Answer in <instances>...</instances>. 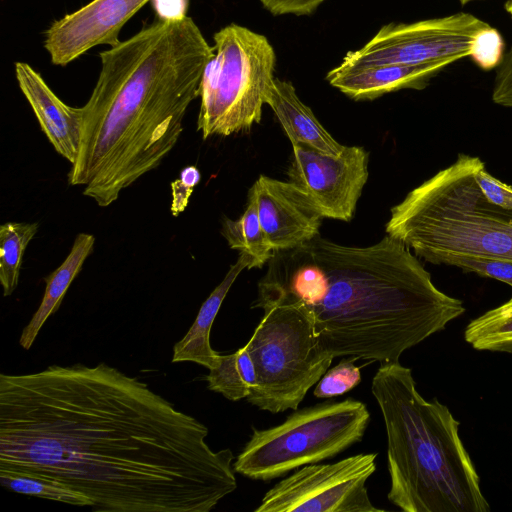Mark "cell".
<instances>
[{
    "mask_svg": "<svg viewBox=\"0 0 512 512\" xmlns=\"http://www.w3.org/2000/svg\"><path fill=\"white\" fill-rule=\"evenodd\" d=\"M101 362L0 374V469L52 477L99 512H209L237 488L230 449Z\"/></svg>",
    "mask_w": 512,
    "mask_h": 512,
    "instance_id": "obj_1",
    "label": "cell"
},
{
    "mask_svg": "<svg viewBox=\"0 0 512 512\" xmlns=\"http://www.w3.org/2000/svg\"><path fill=\"white\" fill-rule=\"evenodd\" d=\"M301 305L318 344L333 358L399 361L401 354L443 330L465 311L440 291L410 249L387 235L367 247L317 235L274 251L256 301Z\"/></svg>",
    "mask_w": 512,
    "mask_h": 512,
    "instance_id": "obj_2",
    "label": "cell"
},
{
    "mask_svg": "<svg viewBox=\"0 0 512 512\" xmlns=\"http://www.w3.org/2000/svg\"><path fill=\"white\" fill-rule=\"evenodd\" d=\"M214 54L194 20H158L99 53L101 70L83 108L79 155L68 183L100 207L170 153L199 97Z\"/></svg>",
    "mask_w": 512,
    "mask_h": 512,
    "instance_id": "obj_3",
    "label": "cell"
},
{
    "mask_svg": "<svg viewBox=\"0 0 512 512\" xmlns=\"http://www.w3.org/2000/svg\"><path fill=\"white\" fill-rule=\"evenodd\" d=\"M371 391L387 435L389 501L405 512H488L448 407L425 400L411 369L399 361L381 363Z\"/></svg>",
    "mask_w": 512,
    "mask_h": 512,
    "instance_id": "obj_4",
    "label": "cell"
},
{
    "mask_svg": "<svg viewBox=\"0 0 512 512\" xmlns=\"http://www.w3.org/2000/svg\"><path fill=\"white\" fill-rule=\"evenodd\" d=\"M479 159L460 153L411 190L391 209L387 234L436 265L458 257L512 261V205L482 190L475 176Z\"/></svg>",
    "mask_w": 512,
    "mask_h": 512,
    "instance_id": "obj_5",
    "label": "cell"
},
{
    "mask_svg": "<svg viewBox=\"0 0 512 512\" xmlns=\"http://www.w3.org/2000/svg\"><path fill=\"white\" fill-rule=\"evenodd\" d=\"M213 39L214 54L199 94L197 130L203 139L248 131L259 123L275 78L276 54L264 35L232 23Z\"/></svg>",
    "mask_w": 512,
    "mask_h": 512,
    "instance_id": "obj_6",
    "label": "cell"
},
{
    "mask_svg": "<svg viewBox=\"0 0 512 512\" xmlns=\"http://www.w3.org/2000/svg\"><path fill=\"white\" fill-rule=\"evenodd\" d=\"M264 316L245 345L256 368V383L246 400L261 410H297L308 390L331 365L322 351L308 312L299 304L255 301Z\"/></svg>",
    "mask_w": 512,
    "mask_h": 512,
    "instance_id": "obj_7",
    "label": "cell"
},
{
    "mask_svg": "<svg viewBox=\"0 0 512 512\" xmlns=\"http://www.w3.org/2000/svg\"><path fill=\"white\" fill-rule=\"evenodd\" d=\"M369 420L366 405L352 398L296 410L275 427L254 428L233 463V470L267 481L333 458L361 441Z\"/></svg>",
    "mask_w": 512,
    "mask_h": 512,
    "instance_id": "obj_8",
    "label": "cell"
},
{
    "mask_svg": "<svg viewBox=\"0 0 512 512\" xmlns=\"http://www.w3.org/2000/svg\"><path fill=\"white\" fill-rule=\"evenodd\" d=\"M504 41L487 22L456 13L412 23L384 25L363 47L348 52L341 63L351 66L418 64L430 60L471 57L484 70L499 65Z\"/></svg>",
    "mask_w": 512,
    "mask_h": 512,
    "instance_id": "obj_9",
    "label": "cell"
},
{
    "mask_svg": "<svg viewBox=\"0 0 512 512\" xmlns=\"http://www.w3.org/2000/svg\"><path fill=\"white\" fill-rule=\"evenodd\" d=\"M376 456L361 453L305 465L266 492L255 512H379L366 488Z\"/></svg>",
    "mask_w": 512,
    "mask_h": 512,
    "instance_id": "obj_10",
    "label": "cell"
},
{
    "mask_svg": "<svg viewBox=\"0 0 512 512\" xmlns=\"http://www.w3.org/2000/svg\"><path fill=\"white\" fill-rule=\"evenodd\" d=\"M292 148L289 181L312 199L323 217L350 221L368 179V152L359 146H344L338 154L302 143Z\"/></svg>",
    "mask_w": 512,
    "mask_h": 512,
    "instance_id": "obj_11",
    "label": "cell"
},
{
    "mask_svg": "<svg viewBox=\"0 0 512 512\" xmlns=\"http://www.w3.org/2000/svg\"><path fill=\"white\" fill-rule=\"evenodd\" d=\"M151 0H92L45 32L51 62L65 66L97 45L116 46L122 27Z\"/></svg>",
    "mask_w": 512,
    "mask_h": 512,
    "instance_id": "obj_12",
    "label": "cell"
},
{
    "mask_svg": "<svg viewBox=\"0 0 512 512\" xmlns=\"http://www.w3.org/2000/svg\"><path fill=\"white\" fill-rule=\"evenodd\" d=\"M261 227L274 251L291 249L319 235L323 216L294 183L260 175L249 191Z\"/></svg>",
    "mask_w": 512,
    "mask_h": 512,
    "instance_id": "obj_13",
    "label": "cell"
},
{
    "mask_svg": "<svg viewBox=\"0 0 512 512\" xmlns=\"http://www.w3.org/2000/svg\"><path fill=\"white\" fill-rule=\"evenodd\" d=\"M458 60L444 57L410 65L351 66L341 63L327 73L326 80L353 100H373L401 89H423L431 78Z\"/></svg>",
    "mask_w": 512,
    "mask_h": 512,
    "instance_id": "obj_14",
    "label": "cell"
},
{
    "mask_svg": "<svg viewBox=\"0 0 512 512\" xmlns=\"http://www.w3.org/2000/svg\"><path fill=\"white\" fill-rule=\"evenodd\" d=\"M15 75L42 132L56 152L74 164L81 145L83 108L64 103L27 63L16 62Z\"/></svg>",
    "mask_w": 512,
    "mask_h": 512,
    "instance_id": "obj_15",
    "label": "cell"
},
{
    "mask_svg": "<svg viewBox=\"0 0 512 512\" xmlns=\"http://www.w3.org/2000/svg\"><path fill=\"white\" fill-rule=\"evenodd\" d=\"M257 267L255 259L240 253L221 283L202 304L198 315L186 335L173 347L172 362H194L208 369L214 368L220 355L210 345V331L219 309L238 275L244 269Z\"/></svg>",
    "mask_w": 512,
    "mask_h": 512,
    "instance_id": "obj_16",
    "label": "cell"
},
{
    "mask_svg": "<svg viewBox=\"0 0 512 512\" xmlns=\"http://www.w3.org/2000/svg\"><path fill=\"white\" fill-rule=\"evenodd\" d=\"M291 144L302 143L324 153L338 154L344 145L338 143L322 126L311 109L297 96L294 86L274 78L266 97Z\"/></svg>",
    "mask_w": 512,
    "mask_h": 512,
    "instance_id": "obj_17",
    "label": "cell"
},
{
    "mask_svg": "<svg viewBox=\"0 0 512 512\" xmlns=\"http://www.w3.org/2000/svg\"><path fill=\"white\" fill-rule=\"evenodd\" d=\"M94 243L95 237L92 234H78L62 264L44 278L46 287L43 299L20 335L19 344L23 349L31 348L44 323L58 311L69 286L91 254Z\"/></svg>",
    "mask_w": 512,
    "mask_h": 512,
    "instance_id": "obj_18",
    "label": "cell"
},
{
    "mask_svg": "<svg viewBox=\"0 0 512 512\" xmlns=\"http://www.w3.org/2000/svg\"><path fill=\"white\" fill-rule=\"evenodd\" d=\"M464 338L476 350L512 353V297L473 319Z\"/></svg>",
    "mask_w": 512,
    "mask_h": 512,
    "instance_id": "obj_19",
    "label": "cell"
},
{
    "mask_svg": "<svg viewBox=\"0 0 512 512\" xmlns=\"http://www.w3.org/2000/svg\"><path fill=\"white\" fill-rule=\"evenodd\" d=\"M1 485L11 491L63 502L75 506H89L93 501L85 494L52 477L12 469H0Z\"/></svg>",
    "mask_w": 512,
    "mask_h": 512,
    "instance_id": "obj_20",
    "label": "cell"
},
{
    "mask_svg": "<svg viewBox=\"0 0 512 512\" xmlns=\"http://www.w3.org/2000/svg\"><path fill=\"white\" fill-rule=\"evenodd\" d=\"M222 234L231 248L252 256L257 267H262L274 254V249L261 227L256 203L249 196L246 210L239 219L224 220Z\"/></svg>",
    "mask_w": 512,
    "mask_h": 512,
    "instance_id": "obj_21",
    "label": "cell"
},
{
    "mask_svg": "<svg viewBox=\"0 0 512 512\" xmlns=\"http://www.w3.org/2000/svg\"><path fill=\"white\" fill-rule=\"evenodd\" d=\"M38 228L37 222H6L0 226V282L4 296H10L17 288L25 250Z\"/></svg>",
    "mask_w": 512,
    "mask_h": 512,
    "instance_id": "obj_22",
    "label": "cell"
},
{
    "mask_svg": "<svg viewBox=\"0 0 512 512\" xmlns=\"http://www.w3.org/2000/svg\"><path fill=\"white\" fill-rule=\"evenodd\" d=\"M206 380L209 390L220 393L231 401L246 399L250 392L249 386L239 372L237 351L220 355L218 364L209 369Z\"/></svg>",
    "mask_w": 512,
    "mask_h": 512,
    "instance_id": "obj_23",
    "label": "cell"
},
{
    "mask_svg": "<svg viewBox=\"0 0 512 512\" xmlns=\"http://www.w3.org/2000/svg\"><path fill=\"white\" fill-rule=\"evenodd\" d=\"M355 360L357 358L348 357L327 370L317 382L313 392L314 396L318 398L336 397L356 387L361 381V373L359 367L354 364Z\"/></svg>",
    "mask_w": 512,
    "mask_h": 512,
    "instance_id": "obj_24",
    "label": "cell"
},
{
    "mask_svg": "<svg viewBox=\"0 0 512 512\" xmlns=\"http://www.w3.org/2000/svg\"><path fill=\"white\" fill-rule=\"evenodd\" d=\"M448 266H454L466 273L501 281L512 287V261L500 258L458 257Z\"/></svg>",
    "mask_w": 512,
    "mask_h": 512,
    "instance_id": "obj_25",
    "label": "cell"
},
{
    "mask_svg": "<svg viewBox=\"0 0 512 512\" xmlns=\"http://www.w3.org/2000/svg\"><path fill=\"white\" fill-rule=\"evenodd\" d=\"M200 179L201 175L198 168L191 165L182 169L179 179L171 183V212L173 216L177 217L186 209L194 187L200 182Z\"/></svg>",
    "mask_w": 512,
    "mask_h": 512,
    "instance_id": "obj_26",
    "label": "cell"
},
{
    "mask_svg": "<svg viewBox=\"0 0 512 512\" xmlns=\"http://www.w3.org/2000/svg\"><path fill=\"white\" fill-rule=\"evenodd\" d=\"M263 7L275 16L312 14L325 0H259Z\"/></svg>",
    "mask_w": 512,
    "mask_h": 512,
    "instance_id": "obj_27",
    "label": "cell"
},
{
    "mask_svg": "<svg viewBox=\"0 0 512 512\" xmlns=\"http://www.w3.org/2000/svg\"><path fill=\"white\" fill-rule=\"evenodd\" d=\"M159 20H180L186 17L188 0H151Z\"/></svg>",
    "mask_w": 512,
    "mask_h": 512,
    "instance_id": "obj_28",
    "label": "cell"
},
{
    "mask_svg": "<svg viewBox=\"0 0 512 512\" xmlns=\"http://www.w3.org/2000/svg\"><path fill=\"white\" fill-rule=\"evenodd\" d=\"M237 364L243 380L251 389L256 383L257 374L255 364L245 346L237 350Z\"/></svg>",
    "mask_w": 512,
    "mask_h": 512,
    "instance_id": "obj_29",
    "label": "cell"
},
{
    "mask_svg": "<svg viewBox=\"0 0 512 512\" xmlns=\"http://www.w3.org/2000/svg\"><path fill=\"white\" fill-rule=\"evenodd\" d=\"M505 9L510 14V16L512 17V0H508L505 3Z\"/></svg>",
    "mask_w": 512,
    "mask_h": 512,
    "instance_id": "obj_30",
    "label": "cell"
},
{
    "mask_svg": "<svg viewBox=\"0 0 512 512\" xmlns=\"http://www.w3.org/2000/svg\"><path fill=\"white\" fill-rule=\"evenodd\" d=\"M459 1H460V3L462 5H465V4H467V3L471 2V1H475V0H459Z\"/></svg>",
    "mask_w": 512,
    "mask_h": 512,
    "instance_id": "obj_31",
    "label": "cell"
}]
</instances>
